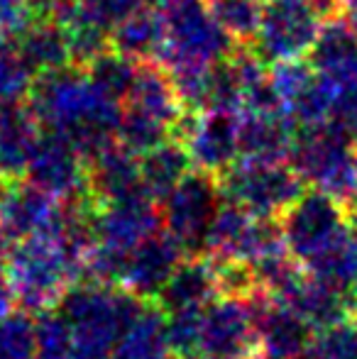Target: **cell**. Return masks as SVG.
<instances>
[{
    "instance_id": "24",
    "label": "cell",
    "mask_w": 357,
    "mask_h": 359,
    "mask_svg": "<svg viewBox=\"0 0 357 359\" xmlns=\"http://www.w3.org/2000/svg\"><path fill=\"white\" fill-rule=\"evenodd\" d=\"M110 47L125 57L135 59L137 64L162 62L167 47V25L154 5L137 10L128 20L118 25L110 34Z\"/></svg>"
},
{
    "instance_id": "25",
    "label": "cell",
    "mask_w": 357,
    "mask_h": 359,
    "mask_svg": "<svg viewBox=\"0 0 357 359\" xmlns=\"http://www.w3.org/2000/svg\"><path fill=\"white\" fill-rule=\"evenodd\" d=\"M15 47H18L25 67L34 76L74 64L67 32H64L62 22L54 18L32 20V25L15 39Z\"/></svg>"
},
{
    "instance_id": "32",
    "label": "cell",
    "mask_w": 357,
    "mask_h": 359,
    "mask_svg": "<svg viewBox=\"0 0 357 359\" xmlns=\"http://www.w3.org/2000/svg\"><path fill=\"white\" fill-rule=\"evenodd\" d=\"M306 359H357V320L353 316L316 330Z\"/></svg>"
},
{
    "instance_id": "1",
    "label": "cell",
    "mask_w": 357,
    "mask_h": 359,
    "mask_svg": "<svg viewBox=\"0 0 357 359\" xmlns=\"http://www.w3.org/2000/svg\"><path fill=\"white\" fill-rule=\"evenodd\" d=\"M25 100L39 128L64 135L86 159L118 144L123 103L95 88L83 67L37 74Z\"/></svg>"
},
{
    "instance_id": "8",
    "label": "cell",
    "mask_w": 357,
    "mask_h": 359,
    "mask_svg": "<svg viewBox=\"0 0 357 359\" xmlns=\"http://www.w3.org/2000/svg\"><path fill=\"white\" fill-rule=\"evenodd\" d=\"M325 18L314 0H264L260 27L250 47L267 67L306 59Z\"/></svg>"
},
{
    "instance_id": "43",
    "label": "cell",
    "mask_w": 357,
    "mask_h": 359,
    "mask_svg": "<svg viewBox=\"0 0 357 359\" xmlns=\"http://www.w3.org/2000/svg\"><path fill=\"white\" fill-rule=\"evenodd\" d=\"M345 18H348L350 27H353V29H355V34H357V8L348 10V13H345Z\"/></svg>"
},
{
    "instance_id": "26",
    "label": "cell",
    "mask_w": 357,
    "mask_h": 359,
    "mask_svg": "<svg viewBox=\"0 0 357 359\" xmlns=\"http://www.w3.org/2000/svg\"><path fill=\"white\" fill-rule=\"evenodd\" d=\"M167 313L157 303L147 301L137 320L128 327L110 359H169Z\"/></svg>"
},
{
    "instance_id": "39",
    "label": "cell",
    "mask_w": 357,
    "mask_h": 359,
    "mask_svg": "<svg viewBox=\"0 0 357 359\" xmlns=\"http://www.w3.org/2000/svg\"><path fill=\"white\" fill-rule=\"evenodd\" d=\"M72 0H27L34 20H52L62 13Z\"/></svg>"
},
{
    "instance_id": "44",
    "label": "cell",
    "mask_w": 357,
    "mask_h": 359,
    "mask_svg": "<svg viewBox=\"0 0 357 359\" xmlns=\"http://www.w3.org/2000/svg\"><path fill=\"white\" fill-rule=\"evenodd\" d=\"M335 3L340 5V10H343V13H348V10L357 8V0H335Z\"/></svg>"
},
{
    "instance_id": "42",
    "label": "cell",
    "mask_w": 357,
    "mask_h": 359,
    "mask_svg": "<svg viewBox=\"0 0 357 359\" xmlns=\"http://www.w3.org/2000/svg\"><path fill=\"white\" fill-rule=\"evenodd\" d=\"M345 301H348V313L357 320V288L353 293H348V296H345Z\"/></svg>"
},
{
    "instance_id": "9",
    "label": "cell",
    "mask_w": 357,
    "mask_h": 359,
    "mask_svg": "<svg viewBox=\"0 0 357 359\" xmlns=\"http://www.w3.org/2000/svg\"><path fill=\"white\" fill-rule=\"evenodd\" d=\"M284 247L304 264L311 255L348 227V205L318 189H306L279 217Z\"/></svg>"
},
{
    "instance_id": "10",
    "label": "cell",
    "mask_w": 357,
    "mask_h": 359,
    "mask_svg": "<svg viewBox=\"0 0 357 359\" xmlns=\"http://www.w3.org/2000/svg\"><path fill=\"white\" fill-rule=\"evenodd\" d=\"M174 140L186 144L194 169L223 176L240 154V113L233 110H206L184 113L177 125Z\"/></svg>"
},
{
    "instance_id": "45",
    "label": "cell",
    "mask_w": 357,
    "mask_h": 359,
    "mask_svg": "<svg viewBox=\"0 0 357 359\" xmlns=\"http://www.w3.org/2000/svg\"><path fill=\"white\" fill-rule=\"evenodd\" d=\"M169 359H177V357H169Z\"/></svg>"
},
{
    "instance_id": "27",
    "label": "cell",
    "mask_w": 357,
    "mask_h": 359,
    "mask_svg": "<svg viewBox=\"0 0 357 359\" xmlns=\"http://www.w3.org/2000/svg\"><path fill=\"white\" fill-rule=\"evenodd\" d=\"M191 169H194V161H191L189 149H186L184 142H179L174 137L140 156V171H142L144 189L149 191V196L157 203Z\"/></svg>"
},
{
    "instance_id": "21",
    "label": "cell",
    "mask_w": 357,
    "mask_h": 359,
    "mask_svg": "<svg viewBox=\"0 0 357 359\" xmlns=\"http://www.w3.org/2000/svg\"><path fill=\"white\" fill-rule=\"evenodd\" d=\"M218 293V279H215L213 259L206 255L186 257L179 269L172 274L169 284L159 293L157 303L164 313L179 311H201L210 301H215Z\"/></svg>"
},
{
    "instance_id": "12",
    "label": "cell",
    "mask_w": 357,
    "mask_h": 359,
    "mask_svg": "<svg viewBox=\"0 0 357 359\" xmlns=\"http://www.w3.org/2000/svg\"><path fill=\"white\" fill-rule=\"evenodd\" d=\"M257 330L260 359H301L306 357L316 330L286 303H279L267 291L257 288L245 298Z\"/></svg>"
},
{
    "instance_id": "6",
    "label": "cell",
    "mask_w": 357,
    "mask_h": 359,
    "mask_svg": "<svg viewBox=\"0 0 357 359\" xmlns=\"http://www.w3.org/2000/svg\"><path fill=\"white\" fill-rule=\"evenodd\" d=\"M162 18L167 25V47L159 64L167 72L206 69L228 59L238 47V42L208 13L206 0L179 5L162 13Z\"/></svg>"
},
{
    "instance_id": "29",
    "label": "cell",
    "mask_w": 357,
    "mask_h": 359,
    "mask_svg": "<svg viewBox=\"0 0 357 359\" xmlns=\"http://www.w3.org/2000/svg\"><path fill=\"white\" fill-rule=\"evenodd\" d=\"M140 64L135 59L125 57V54L115 52L113 47L105 49L103 54L93 59L90 64L83 67V72L90 79V83L98 90H103L105 95H110L118 103H125V98L130 95V88L135 83Z\"/></svg>"
},
{
    "instance_id": "17",
    "label": "cell",
    "mask_w": 357,
    "mask_h": 359,
    "mask_svg": "<svg viewBox=\"0 0 357 359\" xmlns=\"http://www.w3.org/2000/svg\"><path fill=\"white\" fill-rule=\"evenodd\" d=\"M314 72L333 90L357 86V34L345 13L333 15L323 22L314 47L309 52Z\"/></svg>"
},
{
    "instance_id": "41",
    "label": "cell",
    "mask_w": 357,
    "mask_h": 359,
    "mask_svg": "<svg viewBox=\"0 0 357 359\" xmlns=\"http://www.w3.org/2000/svg\"><path fill=\"white\" fill-rule=\"evenodd\" d=\"M348 222H350V227L357 232V198L348 203Z\"/></svg>"
},
{
    "instance_id": "36",
    "label": "cell",
    "mask_w": 357,
    "mask_h": 359,
    "mask_svg": "<svg viewBox=\"0 0 357 359\" xmlns=\"http://www.w3.org/2000/svg\"><path fill=\"white\" fill-rule=\"evenodd\" d=\"M323 128L340 142L357 149V86L335 90Z\"/></svg>"
},
{
    "instance_id": "5",
    "label": "cell",
    "mask_w": 357,
    "mask_h": 359,
    "mask_svg": "<svg viewBox=\"0 0 357 359\" xmlns=\"http://www.w3.org/2000/svg\"><path fill=\"white\" fill-rule=\"evenodd\" d=\"M218 181L228 203L240 205L250 215L276 220L309 189L289 161L240 159Z\"/></svg>"
},
{
    "instance_id": "14",
    "label": "cell",
    "mask_w": 357,
    "mask_h": 359,
    "mask_svg": "<svg viewBox=\"0 0 357 359\" xmlns=\"http://www.w3.org/2000/svg\"><path fill=\"white\" fill-rule=\"evenodd\" d=\"M184 259L186 252L162 227V230L144 237L137 247H133L125 255L120 286L128 288L130 293H135L142 301L154 303Z\"/></svg>"
},
{
    "instance_id": "28",
    "label": "cell",
    "mask_w": 357,
    "mask_h": 359,
    "mask_svg": "<svg viewBox=\"0 0 357 359\" xmlns=\"http://www.w3.org/2000/svg\"><path fill=\"white\" fill-rule=\"evenodd\" d=\"M284 303L294 308L301 318H306V323L314 330H323V327L333 325V323L350 316L345 296H340L333 288L314 281L309 274H306V279L296 286V291Z\"/></svg>"
},
{
    "instance_id": "3",
    "label": "cell",
    "mask_w": 357,
    "mask_h": 359,
    "mask_svg": "<svg viewBox=\"0 0 357 359\" xmlns=\"http://www.w3.org/2000/svg\"><path fill=\"white\" fill-rule=\"evenodd\" d=\"M5 279L15 298V308L32 316L59 303L74 281L83 279V262L74 257L54 235L27 237L0 255Z\"/></svg>"
},
{
    "instance_id": "7",
    "label": "cell",
    "mask_w": 357,
    "mask_h": 359,
    "mask_svg": "<svg viewBox=\"0 0 357 359\" xmlns=\"http://www.w3.org/2000/svg\"><path fill=\"white\" fill-rule=\"evenodd\" d=\"M289 164L311 189L325 191L345 205L357 198V149L325 128L296 130Z\"/></svg>"
},
{
    "instance_id": "40",
    "label": "cell",
    "mask_w": 357,
    "mask_h": 359,
    "mask_svg": "<svg viewBox=\"0 0 357 359\" xmlns=\"http://www.w3.org/2000/svg\"><path fill=\"white\" fill-rule=\"evenodd\" d=\"M13 184H15V181H10V179H5V176H0V208H3L5 198L10 196V189H13Z\"/></svg>"
},
{
    "instance_id": "34",
    "label": "cell",
    "mask_w": 357,
    "mask_h": 359,
    "mask_svg": "<svg viewBox=\"0 0 357 359\" xmlns=\"http://www.w3.org/2000/svg\"><path fill=\"white\" fill-rule=\"evenodd\" d=\"M37 359H76L72 330L54 308L37 316Z\"/></svg>"
},
{
    "instance_id": "2",
    "label": "cell",
    "mask_w": 357,
    "mask_h": 359,
    "mask_svg": "<svg viewBox=\"0 0 357 359\" xmlns=\"http://www.w3.org/2000/svg\"><path fill=\"white\" fill-rule=\"evenodd\" d=\"M144 303L123 286L81 279L64 291L54 311L72 330L76 359H110Z\"/></svg>"
},
{
    "instance_id": "11",
    "label": "cell",
    "mask_w": 357,
    "mask_h": 359,
    "mask_svg": "<svg viewBox=\"0 0 357 359\" xmlns=\"http://www.w3.org/2000/svg\"><path fill=\"white\" fill-rule=\"evenodd\" d=\"M25 181L57 201L88 194V159L64 135L42 130Z\"/></svg>"
},
{
    "instance_id": "37",
    "label": "cell",
    "mask_w": 357,
    "mask_h": 359,
    "mask_svg": "<svg viewBox=\"0 0 357 359\" xmlns=\"http://www.w3.org/2000/svg\"><path fill=\"white\" fill-rule=\"evenodd\" d=\"M76 5L88 15L90 20L105 27L110 34L123 20L135 15L137 10L152 5V0H76Z\"/></svg>"
},
{
    "instance_id": "35",
    "label": "cell",
    "mask_w": 357,
    "mask_h": 359,
    "mask_svg": "<svg viewBox=\"0 0 357 359\" xmlns=\"http://www.w3.org/2000/svg\"><path fill=\"white\" fill-rule=\"evenodd\" d=\"M34 74L25 67L15 42L0 39V103L20 100L27 95Z\"/></svg>"
},
{
    "instance_id": "38",
    "label": "cell",
    "mask_w": 357,
    "mask_h": 359,
    "mask_svg": "<svg viewBox=\"0 0 357 359\" xmlns=\"http://www.w3.org/2000/svg\"><path fill=\"white\" fill-rule=\"evenodd\" d=\"M34 15L27 0H0V39L15 42L32 25Z\"/></svg>"
},
{
    "instance_id": "33",
    "label": "cell",
    "mask_w": 357,
    "mask_h": 359,
    "mask_svg": "<svg viewBox=\"0 0 357 359\" xmlns=\"http://www.w3.org/2000/svg\"><path fill=\"white\" fill-rule=\"evenodd\" d=\"M201 335H203V308L167 313V342L172 357L201 359Z\"/></svg>"
},
{
    "instance_id": "20",
    "label": "cell",
    "mask_w": 357,
    "mask_h": 359,
    "mask_svg": "<svg viewBox=\"0 0 357 359\" xmlns=\"http://www.w3.org/2000/svg\"><path fill=\"white\" fill-rule=\"evenodd\" d=\"M123 108L133 110L137 115H144L149 120H157V123L172 128V133H177L181 115L186 113L181 108L172 74L162 64H154V62L140 64L135 83L130 88V95L125 98Z\"/></svg>"
},
{
    "instance_id": "31",
    "label": "cell",
    "mask_w": 357,
    "mask_h": 359,
    "mask_svg": "<svg viewBox=\"0 0 357 359\" xmlns=\"http://www.w3.org/2000/svg\"><path fill=\"white\" fill-rule=\"evenodd\" d=\"M0 359H37V318L13 308L0 316Z\"/></svg>"
},
{
    "instance_id": "15",
    "label": "cell",
    "mask_w": 357,
    "mask_h": 359,
    "mask_svg": "<svg viewBox=\"0 0 357 359\" xmlns=\"http://www.w3.org/2000/svg\"><path fill=\"white\" fill-rule=\"evenodd\" d=\"M62 201L52 198L27 181H15L0 208V255L15 242L49 235L57 227Z\"/></svg>"
},
{
    "instance_id": "16",
    "label": "cell",
    "mask_w": 357,
    "mask_h": 359,
    "mask_svg": "<svg viewBox=\"0 0 357 359\" xmlns=\"http://www.w3.org/2000/svg\"><path fill=\"white\" fill-rule=\"evenodd\" d=\"M157 230H162V213L154 198L100 203L95 213V245L123 255Z\"/></svg>"
},
{
    "instance_id": "4",
    "label": "cell",
    "mask_w": 357,
    "mask_h": 359,
    "mask_svg": "<svg viewBox=\"0 0 357 359\" xmlns=\"http://www.w3.org/2000/svg\"><path fill=\"white\" fill-rule=\"evenodd\" d=\"M225 196L218 176L191 169L184 179L159 201L162 227L181 245L186 257L206 255V242Z\"/></svg>"
},
{
    "instance_id": "13",
    "label": "cell",
    "mask_w": 357,
    "mask_h": 359,
    "mask_svg": "<svg viewBox=\"0 0 357 359\" xmlns=\"http://www.w3.org/2000/svg\"><path fill=\"white\" fill-rule=\"evenodd\" d=\"M201 359H260L257 330L245 298L218 296L203 308Z\"/></svg>"
},
{
    "instance_id": "23",
    "label": "cell",
    "mask_w": 357,
    "mask_h": 359,
    "mask_svg": "<svg viewBox=\"0 0 357 359\" xmlns=\"http://www.w3.org/2000/svg\"><path fill=\"white\" fill-rule=\"evenodd\" d=\"M296 130L284 113H240V154L255 161H289Z\"/></svg>"
},
{
    "instance_id": "22",
    "label": "cell",
    "mask_w": 357,
    "mask_h": 359,
    "mask_svg": "<svg viewBox=\"0 0 357 359\" xmlns=\"http://www.w3.org/2000/svg\"><path fill=\"white\" fill-rule=\"evenodd\" d=\"M306 274L318 284L333 288L340 296H348L357 288V232L350 227L340 230L325 242L316 255L304 262Z\"/></svg>"
},
{
    "instance_id": "30",
    "label": "cell",
    "mask_w": 357,
    "mask_h": 359,
    "mask_svg": "<svg viewBox=\"0 0 357 359\" xmlns=\"http://www.w3.org/2000/svg\"><path fill=\"white\" fill-rule=\"evenodd\" d=\"M264 0H206L213 20L238 44H250L257 34Z\"/></svg>"
},
{
    "instance_id": "18",
    "label": "cell",
    "mask_w": 357,
    "mask_h": 359,
    "mask_svg": "<svg viewBox=\"0 0 357 359\" xmlns=\"http://www.w3.org/2000/svg\"><path fill=\"white\" fill-rule=\"evenodd\" d=\"M88 191L100 203H123V201L152 198L144 189L140 156L113 144L88 159Z\"/></svg>"
},
{
    "instance_id": "19",
    "label": "cell",
    "mask_w": 357,
    "mask_h": 359,
    "mask_svg": "<svg viewBox=\"0 0 357 359\" xmlns=\"http://www.w3.org/2000/svg\"><path fill=\"white\" fill-rule=\"evenodd\" d=\"M39 135L42 128L27 100L20 98L0 103V176L10 181H25Z\"/></svg>"
}]
</instances>
